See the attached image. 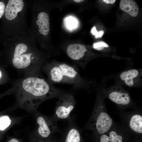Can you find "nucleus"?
Listing matches in <instances>:
<instances>
[{
	"label": "nucleus",
	"mask_w": 142,
	"mask_h": 142,
	"mask_svg": "<svg viewBox=\"0 0 142 142\" xmlns=\"http://www.w3.org/2000/svg\"><path fill=\"white\" fill-rule=\"evenodd\" d=\"M8 142H19L17 139L13 138L10 140Z\"/></svg>",
	"instance_id": "obj_22"
},
{
	"label": "nucleus",
	"mask_w": 142,
	"mask_h": 142,
	"mask_svg": "<svg viewBox=\"0 0 142 142\" xmlns=\"http://www.w3.org/2000/svg\"><path fill=\"white\" fill-rule=\"evenodd\" d=\"M93 46L94 49L100 51L104 49L105 48L108 47L109 46L106 43L103 41H100L94 43Z\"/></svg>",
	"instance_id": "obj_17"
},
{
	"label": "nucleus",
	"mask_w": 142,
	"mask_h": 142,
	"mask_svg": "<svg viewBox=\"0 0 142 142\" xmlns=\"http://www.w3.org/2000/svg\"><path fill=\"white\" fill-rule=\"evenodd\" d=\"M31 8L32 15L31 28L36 39L39 36H46L50 31L49 17L47 13L40 10L36 1H28Z\"/></svg>",
	"instance_id": "obj_6"
},
{
	"label": "nucleus",
	"mask_w": 142,
	"mask_h": 142,
	"mask_svg": "<svg viewBox=\"0 0 142 142\" xmlns=\"http://www.w3.org/2000/svg\"><path fill=\"white\" fill-rule=\"evenodd\" d=\"M121 136L117 134L114 131H111L109 133V136L103 134L100 138V142H122Z\"/></svg>",
	"instance_id": "obj_14"
},
{
	"label": "nucleus",
	"mask_w": 142,
	"mask_h": 142,
	"mask_svg": "<svg viewBox=\"0 0 142 142\" xmlns=\"http://www.w3.org/2000/svg\"><path fill=\"white\" fill-rule=\"evenodd\" d=\"M11 121L8 116H4L0 118V130H3L11 124Z\"/></svg>",
	"instance_id": "obj_16"
},
{
	"label": "nucleus",
	"mask_w": 142,
	"mask_h": 142,
	"mask_svg": "<svg viewBox=\"0 0 142 142\" xmlns=\"http://www.w3.org/2000/svg\"><path fill=\"white\" fill-rule=\"evenodd\" d=\"M102 1L106 3H110L111 4H113L116 1L115 0H102Z\"/></svg>",
	"instance_id": "obj_21"
},
{
	"label": "nucleus",
	"mask_w": 142,
	"mask_h": 142,
	"mask_svg": "<svg viewBox=\"0 0 142 142\" xmlns=\"http://www.w3.org/2000/svg\"><path fill=\"white\" fill-rule=\"evenodd\" d=\"M108 98L111 101L119 105H127L130 101L128 93L117 91L111 92L109 95Z\"/></svg>",
	"instance_id": "obj_11"
},
{
	"label": "nucleus",
	"mask_w": 142,
	"mask_h": 142,
	"mask_svg": "<svg viewBox=\"0 0 142 142\" xmlns=\"http://www.w3.org/2000/svg\"><path fill=\"white\" fill-rule=\"evenodd\" d=\"M12 84L17 103L28 110H34L44 101L63 94L40 75L23 76Z\"/></svg>",
	"instance_id": "obj_2"
},
{
	"label": "nucleus",
	"mask_w": 142,
	"mask_h": 142,
	"mask_svg": "<svg viewBox=\"0 0 142 142\" xmlns=\"http://www.w3.org/2000/svg\"><path fill=\"white\" fill-rule=\"evenodd\" d=\"M42 69L46 73L50 83H67L77 88L80 87L82 79L73 66L63 63L45 62Z\"/></svg>",
	"instance_id": "obj_4"
},
{
	"label": "nucleus",
	"mask_w": 142,
	"mask_h": 142,
	"mask_svg": "<svg viewBox=\"0 0 142 142\" xmlns=\"http://www.w3.org/2000/svg\"><path fill=\"white\" fill-rule=\"evenodd\" d=\"M28 5V1L26 0L8 1L4 14L6 33L9 37L25 34L30 30L27 21Z\"/></svg>",
	"instance_id": "obj_3"
},
{
	"label": "nucleus",
	"mask_w": 142,
	"mask_h": 142,
	"mask_svg": "<svg viewBox=\"0 0 142 142\" xmlns=\"http://www.w3.org/2000/svg\"><path fill=\"white\" fill-rule=\"evenodd\" d=\"M6 6L5 4L3 2L0 1V18L4 14Z\"/></svg>",
	"instance_id": "obj_20"
},
{
	"label": "nucleus",
	"mask_w": 142,
	"mask_h": 142,
	"mask_svg": "<svg viewBox=\"0 0 142 142\" xmlns=\"http://www.w3.org/2000/svg\"><path fill=\"white\" fill-rule=\"evenodd\" d=\"M66 24L67 27L70 29L75 28L77 25V21L75 19L72 17L68 18L67 19Z\"/></svg>",
	"instance_id": "obj_18"
},
{
	"label": "nucleus",
	"mask_w": 142,
	"mask_h": 142,
	"mask_svg": "<svg viewBox=\"0 0 142 142\" xmlns=\"http://www.w3.org/2000/svg\"><path fill=\"white\" fill-rule=\"evenodd\" d=\"M66 52L72 60L83 69L90 60L97 56L85 45L78 43L69 45Z\"/></svg>",
	"instance_id": "obj_7"
},
{
	"label": "nucleus",
	"mask_w": 142,
	"mask_h": 142,
	"mask_svg": "<svg viewBox=\"0 0 142 142\" xmlns=\"http://www.w3.org/2000/svg\"><path fill=\"white\" fill-rule=\"evenodd\" d=\"M91 32L92 34L95 36V38H96L101 37L104 33V31L102 30L98 32L96 30V27L94 26L92 28Z\"/></svg>",
	"instance_id": "obj_19"
},
{
	"label": "nucleus",
	"mask_w": 142,
	"mask_h": 142,
	"mask_svg": "<svg viewBox=\"0 0 142 142\" xmlns=\"http://www.w3.org/2000/svg\"><path fill=\"white\" fill-rule=\"evenodd\" d=\"M74 1L77 3H80L84 1L83 0H74Z\"/></svg>",
	"instance_id": "obj_23"
},
{
	"label": "nucleus",
	"mask_w": 142,
	"mask_h": 142,
	"mask_svg": "<svg viewBox=\"0 0 142 142\" xmlns=\"http://www.w3.org/2000/svg\"><path fill=\"white\" fill-rule=\"evenodd\" d=\"M2 76V73L1 71L0 70V79L1 78Z\"/></svg>",
	"instance_id": "obj_24"
},
{
	"label": "nucleus",
	"mask_w": 142,
	"mask_h": 142,
	"mask_svg": "<svg viewBox=\"0 0 142 142\" xmlns=\"http://www.w3.org/2000/svg\"><path fill=\"white\" fill-rule=\"evenodd\" d=\"M57 120L54 117L51 118L39 116L37 119L38 125V132L44 138L48 137L54 131L57 130Z\"/></svg>",
	"instance_id": "obj_9"
},
{
	"label": "nucleus",
	"mask_w": 142,
	"mask_h": 142,
	"mask_svg": "<svg viewBox=\"0 0 142 142\" xmlns=\"http://www.w3.org/2000/svg\"><path fill=\"white\" fill-rule=\"evenodd\" d=\"M131 129L134 131L139 133H142V116L136 114L131 117L129 123Z\"/></svg>",
	"instance_id": "obj_13"
},
{
	"label": "nucleus",
	"mask_w": 142,
	"mask_h": 142,
	"mask_svg": "<svg viewBox=\"0 0 142 142\" xmlns=\"http://www.w3.org/2000/svg\"><path fill=\"white\" fill-rule=\"evenodd\" d=\"M140 76H141V73L139 70L136 69L124 71L120 75L121 80L129 87L133 86L136 79Z\"/></svg>",
	"instance_id": "obj_10"
},
{
	"label": "nucleus",
	"mask_w": 142,
	"mask_h": 142,
	"mask_svg": "<svg viewBox=\"0 0 142 142\" xmlns=\"http://www.w3.org/2000/svg\"><path fill=\"white\" fill-rule=\"evenodd\" d=\"M7 48L9 63L23 76L40 75L45 62L36 44L31 28L26 34L9 37Z\"/></svg>",
	"instance_id": "obj_1"
},
{
	"label": "nucleus",
	"mask_w": 142,
	"mask_h": 142,
	"mask_svg": "<svg viewBox=\"0 0 142 142\" xmlns=\"http://www.w3.org/2000/svg\"><path fill=\"white\" fill-rule=\"evenodd\" d=\"M59 97L54 117L57 120L68 118L75 104V100L72 94H64Z\"/></svg>",
	"instance_id": "obj_8"
},
{
	"label": "nucleus",
	"mask_w": 142,
	"mask_h": 142,
	"mask_svg": "<svg viewBox=\"0 0 142 142\" xmlns=\"http://www.w3.org/2000/svg\"><path fill=\"white\" fill-rule=\"evenodd\" d=\"M69 130L65 142H80V135L78 129L72 128Z\"/></svg>",
	"instance_id": "obj_15"
},
{
	"label": "nucleus",
	"mask_w": 142,
	"mask_h": 142,
	"mask_svg": "<svg viewBox=\"0 0 142 142\" xmlns=\"http://www.w3.org/2000/svg\"><path fill=\"white\" fill-rule=\"evenodd\" d=\"M120 8L131 16L135 17L139 12L138 7L135 2L132 0H121L120 3Z\"/></svg>",
	"instance_id": "obj_12"
},
{
	"label": "nucleus",
	"mask_w": 142,
	"mask_h": 142,
	"mask_svg": "<svg viewBox=\"0 0 142 142\" xmlns=\"http://www.w3.org/2000/svg\"><path fill=\"white\" fill-rule=\"evenodd\" d=\"M112 124V119L106 111L103 100L98 99L87 123V128L95 133L103 134L109 130Z\"/></svg>",
	"instance_id": "obj_5"
}]
</instances>
